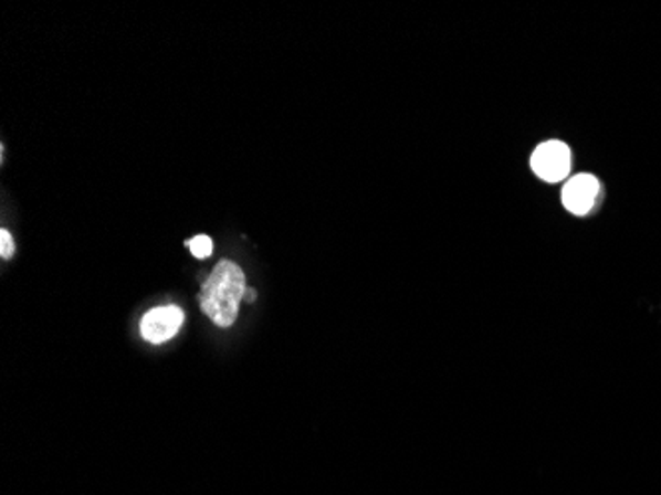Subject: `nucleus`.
Instances as JSON below:
<instances>
[{
    "mask_svg": "<svg viewBox=\"0 0 661 495\" xmlns=\"http://www.w3.org/2000/svg\"><path fill=\"white\" fill-rule=\"evenodd\" d=\"M244 292H246V276L242 267L230 260L218 262V266L212 270V274L199 294L202 314H207L218 327L234 325L240 302L244 299Z\"/></svg>",
    "mask_w": 661,
    "mask_h": 495,
    "instance_id": "1",
    "label": "nucleus"
},
{
    "mask_svg": "<svg viewBox=\"0 0 661 495\" xmlns=\"http://www.w3.org/2000/svg\"><path fill=\"white\" fill-rule=\"evenodd\" d=\"M185 324V314L177 305H162L155 307L143 317L141 335L149 344H167L175 335L179 334Z\"/></svg>",
    "mask_w": 661,
    "mask_h": 495,
    "instance_id": "2",
    "label": "nucleus"
},
{
    "mask_svg": "<svg viewBox=\"0 0 661 495\" xmlns=\"http://www.w3.org/2000/svg\"><path fill=\"white\" fill-rule=\"evenodd\" d=\"M531 165L543 181H563L570 171V151L560 141H547L535 149Z\"/></svg>",
    "mask_w": 661,
    "mask_h": 495,
    "instance_id": "3",
    "label": "nucleus"
},
{
    "mask_svg": "<svg viewBox=\"0 0 661 495\" xmlns=\"http://www.w3.org/2000/svg\"><path fill=\"white\" fill-rule=\"evenodd\" d=\"M600 182L592 175H578L570 179L563 191V202L573 214H586L596 204Z\"/></svg>",
    "mask_w": 661,
    "mask_h": 495,
    "instance_id": "4",
    "label": "nucleus"
},
{
    "mask_svg": "<svg viewBox=\"0 0 661 495\" xmlns=\"http://www.w3.org/2000/svg\"><path fill=\"white\" fill-rule=\"evenodd\" d=\"M187 246L190 247V252H192V256L200 257V260H204V257L210 256L212 254V240L208 239V236H197V239L189 240L187 242Z\"/></svg>",
    "mask_w": 661,
    "mask_h": 495,
    "instance_id": "5",
    "label": "nucleus"
},
{
    "mask_svg": "<svg viewBox=\"0 0 661 495\" xmlns=\"http://www.w3.org/2000/svg\"><path fill=\"white\" fill-rule=\"evenodd\" d=\"M12 252H14V242H12L9 230H0V256L9 260Z\"/></svg>",
    "mask_w": 661,
    "mask_h": 495,
    "instance_id": "6",
    "label": "nucleus"
},
{
    "mask_svg": "<svg viewBox=\"0 0 661 495\" xmlns=\"http://www.w3.org/2000/svg\"><path fill=\"white\" fill-rule=\"evenodd\" d=\"M255 297H258V294H255L254 287H246V292H244V302L252 304V302H255Z\"/></svg>",
    "mask_w": 661,
    "mask_h": 495,
    "instance_id": "7",
    "label": "nucleus"
}]
</instances>
